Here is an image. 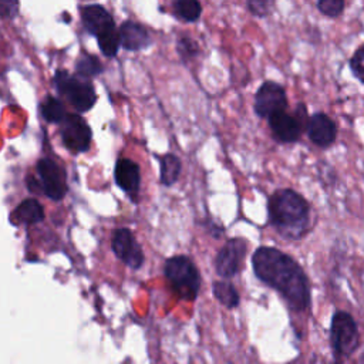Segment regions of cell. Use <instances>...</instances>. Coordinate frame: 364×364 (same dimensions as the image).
Segmentation results:
<instances>
[{
	"mask_svg": "<svg viewBox=\"0 0 364 364\" xmlns=\"http://www.w3.org/2000/svg\"><path fill=\"white\" fill-rule=\"evenodd\" d=\"M269 222L287 239H300L310 225V206L293 189L276 191L267 202Z\"/></svg>",
	"mask_w": 364,
	"mask_h": 364,
	"instance_id": "7a4b0ae2",
	"label": "cell"
},
{
	"mask_svg": "<svg viewBox=\"0 0 364 364\" xmlns=\"http://www.w3.org/2000/svg\"><path fill=\"white\" fill-rule=\"evenodd\" d=\"M11 220L16 225H34L44 220V209L41 203L34 198L21 200L11 213Z\"/></svg>",
	"mask_w": 364,
	"mask_h": 364,
	"instance_id": "2e32d148",
	"label": "cell"
},
{
	"mask_svg": "<svg viewBox=\"0 0 364 364\" xmlns=\"http://www.w3.org/2000/svg\"><path fill=\"white\" fill-rule=\"evenodd\" d=\"M287 97L284 88L273 81H264L255 95V111L260 118H269L270 115L286 111Z\"/></svg>",
	"mask_w": 364,
	"mask_h": 364,
	"instance_id": "8fae6325",
	"label": "cell"
},
{
	"mask_svg": "<svg viewBox=\"0 0 364 364\" xmlns=\"http://www.w3.org/2000/svg\"><path fill=\"white\" fill-rule=\"evenodd\" d=\"M80 13L85 30L97 38L101 53L105 57H114L121 47V34L111 13L101 4L82 6Z\"/></svg>",
	"mask_w": 364,
	"mask_h": 364,
	"instance_id": "3957f363",
	"label": "cell"
},
{
	"mask_svg": "<svg viewBox=\"0 0 364 364\" xmlns=\"http://www.w3.org/2000/svg\"><path fill=\"white\" fill-rule=\"evenodd\" d=\"M269 7H270V1L266 0H250L247 1V9L252 14L255 16H266L269 13Z\"/></svg>",
	"mask_w": 364,
	"mask_h": 364,
	"instance_id": "d4e9b609",
	"label": "cell"
},
{
	"mask_svg": "<svg viewBox=\"0 0 364 364\" xmlns=\"http://www.w3.org/2000/svg\"><path fill=\"white\" fill-rule=\"evenodd\" d=\"M119 34H121V46L128 51L146 48L151 43V36L148 30L136 21H131V20L124 21L119 27Z\"/></svg>",
	"mask_w": 364,
	"mask_h": 364,
	"instance_id": "9a60e30c",
	"label": "cell"
},
{
	"mask_svg": "<svg viewBox=\"0 0 364 364\" xmlns=\"http://www.w3.org/2000/svg\"><path fill=\"white\" fill-rule=\"evenodd\" d=\"M212 291L219 303L228 309H233L239 304V293L229 282H215L212 284Z\"/></svg>",
	"mask_w": 364,
	"mask_h": 364,
	"instance_id": "d6986e66",
	"label": "cell"
},
{
	"mask_svg": "<svg viewBox=\"0 0 364 364\" xmlns=\"http://www.w3.org/2000/svg\"><path fill=\"white\" fill-rule=\"evenodd\" d=\"M173 13L183 21L193 23L202 14V6L196 0H178L173 3Z\"/></svg>",
	"mask_w": 364,
	"mask_h": 364,
	"instance_id": "ffe728a7",
	"label": "cell"
},
{
	"mask_svg": "<svg viewBox=\"0 0 364 364\" xmlns=\"http://www.w3.org/2000/svg\"><path fill=\"white\" fill-rule=\"evenodd\" d=\"M360 361H361V364H364V354L361 355V360H360Z\"/></svg>",
	"mask_w": 364,
	"mask_h": 364,
	"instance_id": "4316f807",
	"label": "cell"
},
{
	"mask_svg": "<svg viewBox=\"0 0 364 364\" xmlns=\"http://www.w3.org/2000/svg\"><path fill=\"white\" fill-rule=\"evenodd\" d=\"M159 166H161V173H159L161 182L166 186L173 185L181 175L182 164H181L179 158L173 154L162 155L159 158Z\"/></svg>",
	"mask_w": 364,
	"mask_h": 364,
	"instance_id": "e0dca14e",
	"label": "cell"
},
{
	"mask_svg": "<svg viewBox=\"0 0 364 364\" xmlns=\"http://www.w3.org/2000/svg\"><path fill=\"white\" fill-rule=\"evenodd\" d=\"M115 183L128 195L135 196L139 191L141 183V172L136 162L129 158H119L115 162L114 169Z\"/></svg>",
	"mask_w": 364,
	"mask_h": 364,
	"instance_id": "5bb4252c",
	"label": "cell"
},
{
	"mask_svg": "<svg viewBox=\"0 0 364 364\" xmlns=\"http://www.w3.org/2000/svg\"><path fill=\"white\" fill-rule=\"evenodd\" d=\"M330 341L337 357H348L355 351L358 346V330L350 313L338 310L333 314Z\"/></svg>",
	"mask_w": 364,
	"mask_h": 364,
	"instance_id": "8992f818",
	"label": "cell"
},
{
	"mask_svg": "<svg viewBox=\"0 0 364 364\" xmlns=\"http://www.w3.org/2000/svg\"><path fill=\"white\" fill-rule=\"evenodd\" d=\"M111 247L115 256L131 269H139L145 260L139 243L128 228H118L112 232Z\"/></svg>",
	"mask_w": 364,
	"mask_h": 364,
	"instance_id": "30bf717a",
	"label": "cell"
},
{
	"mask_svg": "<svg viewBox=\"0 0 364 364\" xmlns=\"http://www.w3.org/2000/svg\"><path fill=\"white\" fill-rule=\"evenodd\" d=\"M54 85L67 101L82 114L91 109L97 101V94L92 82L80 75H71L65 70H57L54 74Z\"/></svg>",
	"mask_w": 364,
	"mask_h": 364,
	"instance_id": "5b68a950",
	"label": "cell"
},
{
	"mask_svg": "<svg viewBox=\"0 0 364 364\" xmlns=\"http://www.w3.org/2000/svg\"><path fill=\"white\" fill-rule=\"evenodd\" d=\"M36 169L40 176L43 195L53 200L63 199L68 191L65 171L50 158L38 159Z\"/></svg>",
	"mask_w": 364,
	"mask_h": 364,
	"instance_id": "52a82bcc",
	"label": "cell"
},
{
	"mask_svg": "<svg viewBox=\"0 0 364 364\" xmlns=\"http://www.w3.org/2000/svg\"><path fill=\"white\" fill-rule=\"evenodd\" d=\"M256 277L277 290L293 310L303 311L310 304V286L301 266L289 255L272 246H262L252 255Z\"/></svg>",
	"mask_w": 364,
	"mask_h": 364,
	"instance_id": "6da1fadb",
	"label": "cell"
},
{
	"mask_svg": "<svg viewBox=\"0 0 364 364\" xmlns=\"http://www.w3.org/2000/svg\"><path fill=\"white\" fill-rule=\"evenodd\" d=\"M101 71H102V64L95 55L84 54L75 61V74L82 78L98 75Z\"/></svg>",
	"mask_w": 364,
	"mask_h": 364,
	"instance_id": "44dd1931",
	"label": "cell"
},
{
	"mask_svg": "<svg viewBox=\"0 0 364 364\" xmlns=\"http://www.w3.org/2000/svg\"><path fill=\"white\" fill-rule=\"evenodd\" d=\"M346 3L343 0H320L317 1V9L321 14L327 17H337L343 13Z\"/></svg>",
	"mask_w": 364,
	"mask_h": 364,
	"instance_id": "cb8c5ba5",
	"label": "cell"
},
{
	"mask_svg": "<svg viewBox=\"0 0 364 364\" xmlns=\"http://www.w3.org/2000/svg\"><path fill=\"white\" fill-rule=\"evenodd\" d=\"M246 250H247V243L245 239L242 237L228 239L215 257L216 273L223 279L233 277L240 270Z\"/></svg>",
	"mask_w": 364,
	"mask_h": 364,
	"instance_id": "9c48e42d",
	"label": "cell"
},
{
	"mask_svg": "<svg viewBox=\"0 0 364 364\" xmlns=\"http://www.w3.org/2000/svg\"><path fill=\"white\" fill-rule=\"evenodd\" d=\"M269 127L273 136L280 142H296L300 138L301 121L286 111H279L269 117Z\"/></svg>",
	"mask_w": 364,
	"mask_h": 364,
	"instance_id": "4fadbf2b",
	"label": "cell"
},
{
	"mask_svg": "<svg viewBox=\"0 0 364 364\" xmlns=\"http://www.w3.org/2000/svg\"><path fill=\"white\" fill-rule=\"evenodd\" d=\"M176 51L183 61H188V60H192L199 53V47L195 40H192L188 36H182L176 41Z\"/></svg>",
	"mask_w": 364,
	"mask_h": 364,
	"instance_id": "7402d4cb",
	"label": "cell"
},
{
	"mask_svg": "<svg viewBox=\"0 0 364 364\" xmlns=\"http://www.w3.org/2000/svg\"><path fill=\"white\" fill-rule=\"evenodd\" d=\"M60 135L64 146L68 151L80 154L88 151L92 138V131L80 114H68L61 124Z\"/></svg>",
	"mask_w": 364,
	"mask_h": 364,
	"instance_id": "ba28073f",
	"label": "cell"
},
{
	"mask_svg": "<svg viewBox=\"0 0 364 364\" xmlns=\"http://www.w3.org/2000/svg\"><path fill=\"white\" fill-rule=\"evenodd\" d=\"M40 112L41 117L50 124H63V121L67 118L64 104L53 95H47L44 98L40 105Z\"/></svg>",
	"mask_w": 364,
	"mask_h": 364,
	"instance_id": "ac0fdd59",
	"label": "cell"
},
{
	"mask_svg": "<svg viewBox=\"0 0 364 364\" xmlns=\"http://www.w3.org/2000/svg\"><path fill=\"white\" fill-rule=\"evenodd\" d=\"M350 70L354 77L364 84V44L353 53L350 58Z\"/></svg>",
	"mask_w": 364,
	"mask_h": 364,
	"instance_id": "603a6c76",
	"label": "cell"
},
{
	"mask_svg": "<svg viewBox=\"0 0 364 364\" xmlns=\"http://www.w3.org/2000/svg\"><path fill=\"white\" fill-rule=\"evenodd\" d=\"M17 9H18V3H17V1H7V0H3L1 4H0L1 16L6 17V18L14 17L16 13H17Z\"/></svg>",
	"mask_w": 364,
	"mask_h": 364,
	"instance_id": "484cf974",
	"label": "cell"
},
{
	"mask_svg": "<svg viewBox=\"0 0 364 364\" xmlns=\"http://www.w3.org/2000/svg\"><path fill=\"white\" fill-rule=\"evenodd\" d=\"M165 277L168 279L175 294L183 300L196 299L200 287V276L195 263L183 255H176L165 262Z\"/></svg>",
	"mask_w": 364,
	"mask_h": 364,
	"instance_id": "277c9868",
	"label": "cell"
},
{
	"mask_svg": "<svg viewBox=\"0 0 364 364\" xmlns=\"http://www.w3.org/2000/svg\"><path fill=\"white\" fill-rule=\"evenodd\" d=\"M306 129L310 141L320 148L330 146L337 138V125L324 112L313 114L307 121Z\"/></svg>",
	"mask_w": 364,
	"mask_h": 364,
	"instance_id": "7c38bea8",
	"label": "cell"
}]
</instances>
